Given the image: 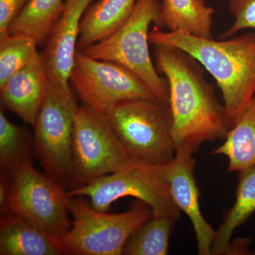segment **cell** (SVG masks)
<instances>
[{"label":"cell","mask_w":255,"mask_h":255,"mask_svg":"<svg viewBox=\"0 0 255 255\" xmlns=\"http://www.w3.org/2000/svg\"><path fill=\"white\" fill-rule=\"evenodd\" d=\"M155 68L165 77L176 151H194L202 142L226 138L231 127L226 108L206 81L204 68L185 51L155 45Z\"/></svg>","instance_id":"cell-1"},{"label":"cell","mask_w":255,"mask_h":255,"mask_svg":"<svg viewBox=\"0 0 255 255\" xmlns=\"http://www.w3.org/2000/svg\"><path fill=\"white\" fill-rule=\"evenodd\" d=\"M229 39L201 38L183 31L150 32L149 41L182 49L214 78L222 92L230 127L255 94V33Z\"/></svg>","instance_id":"cell-2"},{"label":"cell","mask_w":255,"mask_h":255,"mask_svg":"<svg viewBox=\"0 0 255 255\" xmlns=\"http://www.w3.org/2000/svg\"><path fill=\"white\" fill-rule=\"evenodd\" d=\"M106 116L133 160L157 166L173 160L176 148L167 102L158 99L126 101Z\"/></svg>","instance_id":"cell-3"},{"label":"cell","mask_w":255,"mask_h":255,"mask_svg":"<svg viewBox=\"0 0 255 255\" xmlns=\"http://www.w3.org/2000/svg\"><path fill=\"white\" fill-rule=\"evenodd\" d=\"M77 107L70 87L50 82L33 127L34 153L45 174L68 191L84 184L73 164L74 118Z\"/></svg>","instance_id":"cell-4"},{"label":"cell","mask_w":255,"mask_h":255,"mask_svg":"<svg viewBox=\"0 0 255 255\" xmlns=\"http://www.w3.org/2000/svg\"><path fill=\"white\" fill-rule=\"evenodd\" d=\"M71 227L60 239L66 255H120L132 233L153 217L150 206L137 199L120 214H107L71 198Z\"/></svg>","instance_id":"cell-5"},{"label":"cell","mask_w":255,"mask_h":255,"mask_svg":"<svg viewBox=\"0 0 255 255\" xmlns=\"http://www.w3.org/2000/svg\"><path fill=\"white\" fill-rule=\"evenodd\" d=\"M159 0H137L127 22L113 35L82 50L95 59L123 65L136 74L162 102H169L167 80L159 76L149 51V28L159 26Z\"/></svg>","instance_id":"cell-6"},{"label":"cell","mask_w":255,"mask_h":255,"mask_svg":"<svg viewBox=\"0 0 255 255\" xmlns=\"http://www.w3.org/2000/svg\"><path fill=\"white\" fill-rule=\"evenodd\" d=\"M68 194L71 197L87 196L92 207L100 211H107L121 198L132 196L150 206L154 216L177 221L180 217L181 211L171 194L165 166L133 160L123 169L93 179Z\"/></svg>","instance_id":"cell-7"},{"label":"cell","mask_w":255,"mask_h":255,"mask_svg":"<svg viewBox=\"0 0 255 255\" xmlns=\"http://www.w3.org/2000/svg\"><path fill=\"white\" fill-rule=\"evenodd\" d=\"M71 198L66 189L37 170L31 160L28 161L11 179V194L4 214L16 215L60 241L71 227L68 217Z\"/></svg>","instance_id":"cell-8"},{"label":"cell","mask_w":255,"mask_h":255,"mask_svg":"<svg viewBox=\"0 0 255 255\" xmlns=\"http://www.w3.org/2000/svg\"><path fill=\"white\" fill-rule=\"evenodd\" d=\"M70 82L85 105L105 115L126 101L157 99L131 70L114 62L91 58L78 49Z\"/></svg>","instance_id":"cell-9"},{"label":"cell","mask_w":255,"mask_h":255,"mask_svg":"<svg viewBox=\"0 0 255 255\" xmlns=\"http://www.w3.org/2000/svg\"><path fill=\"white\" fill-rule=\"evenodd\" d=\"M73 157L75 172L84 184L114 173L133 161L107 116L85 104L75 111Z\"/></svg>","instance_id":"cell-10"},{"label":"cell","mask_w":255,"mask_h":255,"mask_svg":"<svg viewBox=\"0 0 255 255\" xmlns=\"http://www.w3.org/2000/svg\"><path fill=\"white\" fill-rule=\"evenodd\" d=\"M192 151H176L175 157L165 165L171 194L179 210L187 215L195 231L198 254L211 255L216 231L203 216L199 192L194 176L196 162Z\"/></svg>","instance_id":"cell-11"},{"label":"cell","mask_w":255,"mask_h":255,"mask_svg":"<svg viewBox=\"0 0 255 255\" xmlns=\"http://www.w3.org/2000/svg\"><path fill=\"white\" fill-rule=\"evenodd\" d=\"M92 0H66L42 55L50 82L70 87L84 11Z\"/></svg>","instance_id":"cell-12"},{"label":"cell","mask_w":255,"mask_h":255,"mask_svg":"<svg viewBox=\"0 0 255 255\" xmlns=\"http://www.w3.org/2000/svg\"><path fill=\"white\" fill-rule=\"evenodd\" d=\"M49 85L44 62L38 53L0 86L1 103L33 128Z\"/></svg>","instance_id":"cell-13"},{"label":"cell","mask_w":255,"mask_h":255,"mask_svg":"<svg viewBox=\"0 0 255 255\" xmlns=\"http://www.w3.org/2000/svg\"><path fill=\"white\" fill-rule=\"evenodd\" d=\"M0 255H66L60 241L11 213L0 219Z\"/></svg>","instance_id":"cell-14"},{"label":"cell","mask_w":255,"mask_h":255,"mask_svg":"<svg viewBox=\"0 0 255 255\" xmlns=\"http://www.w3.org/2000/svg\"><path fill=\"white\" fill-rule=\"evenodd\" d=\"M137 0H100L91 6L80 23L78 50L103 41L124 26Z\"/></svg>","instance_id":"cell-15"},{"label":"cell","mask_w":255,"mask_h":255,"mask_svg":"<svg viewBox=\"0 0 255 255\" xmlns=\"http://www.w3.org/2000/svg\"><path fill=\"white\" fill-rule=\"evenodd\" d=\"M214 12L204 0H162L159 27L212 38Z\"/></svg>","instance_id":"cell-16"},{"label":"cell","mask_w":255,"mask_h":255,"mask_svg":"<svg viewBox=\"0 0 255 255\" xmlns=\"http://www.w3.org/2000/svg\"><path fill=\"white\" fill-rule=\"evenodd\" d=\"M225 139L213 154L228 157V172H241L255 165V95Z\"/></svg>","instance_id":"cell-17"},{"label":"cell","mask_w":255,"mask_h":255,"mask_svg":"<svg viewBox=\"0 0 255 255\" xmlns=\"http://www.w3.org/2000/svg\"><path fill=\"white\" fill-rule=\"evenodd\" d=\"M239 172L236 202L216 231L211 255H226L234 231L255 212V165Z\"/></svg>","instance_id":"cell-18"},{"label":"cell","mask_w":255,"mask_h":255,"mask_svg":"<svg viewBox=\"0 0 255 255\" xmlns=\"http://www.w3.org/2000/svg\"><path fill=\"white\" fill-rule=\"evenodd\" d=\"M64 7L63 0H28L7 35H26L40 43L49 36Z\"/></svg>","instance_id":"cell-19"},{"label":"cell","mask_w":255,"mask_h":255,"mask_svg":"<svg viewBox=\"0 0 255 255\" xmlns=\"http://www.w3.org/2000/svg\"><path fill=\"white\" fill-rule=\"evenodd\" d=\"M34 152L33 137L27 129L19 127L0 110V174L11 181L22 164L31 160Z\"/></svg>","instance_id":"cell-20"},{"label":"cell","mask_w":255,"mask_h":255,"mask_svg":"<svg viewBox=\"0 0 255 255\" xmlns=\"http://www.w3.org/2000/svg\"><path fill=\"white\" fill-rule=\"evenodd\" d=\"M177 220L167 216H154L128 239L124 255H166L169 241Z\"/></svg>","instance_id":"cell-21"},{"label":"cell","mask_w":255,"mask_h":255,"mask_svg":"<svg viewBox=\"0 0 255 255\" xmlns=\"http://www.w3.org/2000/svg\"><path fill=\"white\" fill-rule=\"evenodd\" d=\"M38 44L34 38L23 34L0 39V86L36 57Z\"/></svg>","instance_id":"cell-22"},{"label":"cell","mask_w":255,"mask_h":255,"mask_svg":"<svg viewBox=\"0 0 255 255\" xmlns=\"http://www.w3.org/2000/svg\"><path fill=\"white\" fill-rule=\"evenodd\" d=\"M230 10L234 16L232 26L219 37L226 39L241 30L255 29V0H229Z\"/></svg>","instance_id":"cell-23"},{"label":"cell","mask_w":255,"mask_h":255,"mask_svg":"<svg viewBox=\"0 0 255 255\" xmlns=\"http://www.w3.org/2000/svg\"><path fill=\"white\" fill-rule=\"evenodd\" d=\"M28 0H0V39L7 36L11 23Z\"/></svg>","instance_id":"cell-24"},{"label":"cell","mask_w":255,"mask_h":255,"mask_svg":"<svg viewBox=\"0 0 255 255\" xmlns=\"http://www.w3.org/2000/svg\"><path fill=\"white\" fill-rule=\"evenodd\" d=\"M11 181L0 174V211L1 215L4 214L7 209L10 194H11Z\"/></svg>","instance_id":"cell-25"},{"label":"cell","mask_w":255,"mask_h":255,"mask_svg":"<svg viewBox=\"0 0 255 255\" xmlns=\"http://www.w3.org/2000/svg\"><path fill=\"white\" fill-rule=\"evenodd\" d=\"M251 243V241L249 238H238L236 241L231 242L226 255L249 254Z\"/></svg>","instance_id":"cell-26"},{"label":"cell","mask_w":255,"mask_h":255,"mask_svg":"<svg viewBox=\"0 0 255 255\" xmlns=\"http://www.w3.org/2000/svg\"><path fill=\"white\" fill-rule=\"evenodd\" d=\"M253 254L255 255V252H254V253H253Z\"/></svg>","instance_id":"cell-27"}]
</instances>
